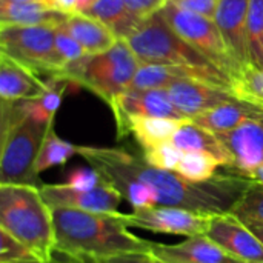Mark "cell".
<instances>
[{
    "label": "cell",
    "instance_id": "d590c367",
    "mask_svg": "<svg viewBox=\"0 0 263 263\" xmlns=\"http://www.w3.org/2000/svg\"><path fill=\"white\" fill-rule=\"evenodd\" d=\"M40 2L54 11H60L68 15H71L77 11V0H40Z\"/></svg>",
    "mask_w": 263,
    "mask_h": 263
},
{
    "label": "cell",
    "instance_id": "f1b7e54d",
    "mask_svg": "<svg viewBox=\"0 0 263 263\" xmlns=\"http://www.w3.org/2000/svg\"><path fill=\"white\" fill-rule=\"evenodd\" d=\"M142 157H143V160L148 165H151L154 168L176 171L179 162L183 157V151H180L171 142H166V143H162V145L143 149Z\"/></svg>",
    "mask_w": 263,
    "mask_h": 263
},
{
    "label": "cell",
    "instance_id": "8992f818",
    "mask_svg": "<svg viewBox=\"0 0 263 263\" xmlns=\"http://www.w3.org/2000/svg\"><path fill=\"white\" fill-rule=\"evenodd\" d=\"M126 42L142 65L214 66L205 55L186 43L160 12L143 20Z\"/></svg>",
    "mask_w": 263,
    "mask_h": 263
},
{
    "label": "cell",
    "instance_id": "52a82bcc",
    "mask_svg": "<svg viewBox=\"0 0 263 263\" xmlns=\"http://www.w3.org/2000/svg\"><path fill=\"white\" fill-rule=\"evenodd\" d=\"M57 26H17L0 25L2 54L32 69L37 76L48 74L55 79L63 65L55 49Z\"/></svg>",
    "mask_w": 263,
    "mask_h": 263
},
{
    "label": "cell",
    "instance_id": "6da1fadb",
    "mask_svg": "<svg viewBox=\"0 0 263 263\" xmlns=\"http://www.w3.org/2000/svg\"><path fill=\"white\" fill-rule=\"evenodd\" d=\"M79 156L102 176L122 174L146 183L157 196V206L185 208L205 214L233 213L254 183L251 177L233 171L217 173L205 182H191L176 171L148 165L142 156L125 148L80 146Z\"/></svg>",
    "mask_w": 263,
    "mask_h": 263
},
{
    "label": "cell",
    "instance_id": "ba28073f",
    "mask_svg": "<svg viewBox=\"0 0 263 263\" xmlns=\"http://www.w3.org/2000/svg\"><path fill=\"white\" fill-rule=\"evenodd\" d=\"M160 14L186 43L196 48L214 66L227 72L233 80L240 76L243 69L231 55L213 18L183 11L171 2H168V5L160 11Z\"/></svg>",
    "mask_w": 263,
    "mask_h": 263
},
{
    "label": "cell",
    "instance_id": "d4e9b609",
    "mask_svg": "<svg viewBox=\"0 0 263 263\" xmlns=\"http://www.w3.org/2000/svg\"><path fill=\"white\" fill-rule=\"evenodd\" d=\"M219 160L206 153H183L176 173L191 182H205L217 174Z\"/></svg>",
    "mask_w": 263,
    "mask_h": 263
},
{
    "label": "cell",
    "instance_id": "4fadbf2b",
    "mask_svg": "<svg viewBox=\"0 0 263 263\" xmlns=\"http://www.w3.org/2000/svg\"><path fill=\"white\" fill-rule=\"evenodd\" d=\"M217 136L231 157V166L227 171L248 177L263 166V120H251Z\"/></svg>",
    "mask_w": 263,
    "mask_h": 263
},
{
    "label": "cell",
    "instance_id": "4316f807",
    "mask_svg": "<svg viewBox=\"0 0 263 263\" xmlns=\"http://www.w3.org/2000/svg\"><path fill=\"white\" fill-rule=\"evenodd\" d=\"M233 91L239 100L263 106V68L248 65L234 80Z\"/></svg>",
    "mask_w": 263,
    "mask_h": 263
},
{
    "label": "cell",
    "instance_id": "836d02e7",
    "mask_svg": "<svg viewBox=\"0 0 263 263\" xmlns=\"http://www.w3.org/2000/svg\"><path fill=\"white\" fill-rule=\"evenodd\" d=\"M170 2L183 11H188V12H193L197 15H203V17H208L213 20H214L216 11L219 6V0H170Z\"/></svg>",
    "mask_w": 263,
    "mask_h": 263
},
{
    "label": "cell",
    "instance_id": "3957f363",
    "mask_svg": "<svg viewBox=\"0 0 263 263\" xmlns=\"http://www.w3.org/2000/svg\"><path fill=\"white\" fill-rule=\"evenodd\" d=\"M0 230L29 248L42 263L55 256L52 210L40 188L29 185H0Z\"/></svg>",
    "mask_w": 263,
    "mask_h": 263
},
{
    "label": "cell",
    "instance_id": "7402d4cb",
    "mask_svg": "<svg viewBox=\"0 0 263 263\" xmlns=\"http://www.w3.org/2000/svg\"><path fill=\"white\" fill-rule=\"evenodd\" d=\"M171 143L183 153L211 154L219 160L220 166H223L225 170L231 166V157L223 143L220 142L219 136L216 133H211L210 129L202 128L193 120H188L186 123L182 125V128L173 137Z\"/></svg>",
    "mask_w": 263,
    "mask_h": 263
},
{
    "label": "cell",
    "instance_id": "30bf717a",
    "mask_svg": "<svg viewBox=\"0 0 263 263\" xmlns=\"http://www.w3.org/2000/svg\"><path fill=\"white\" fill-rule=\"evenodd\" d=\"M40 193L51 210L71 208V210L100 213V214L119 213V206L123 200L122 193L109 183L94 190H74L66 183L62 185L43 183Z\"/></svg>",
    "mask_w": 263,
    "mask_h": 263
},
{
    "label": "cell",
    "instance_id": "b9f144b4",
    "mask_svg": "<svg viewBox=\"0 0 263 263\" xmlns=\"http://www.w3.org/2000/svg\"><path fill=\"white\" fill-rule=\"evenodd\" d=\"M52 260H54V259H52ZM51 263H54V262H51Z\"/></svg>",
    "mask_w": 263,
    "mask_h": 263
},
{
    "label": "cell",
    "instance_id": "5b68a950",
    "mask_svg": "<svg viewBox=\"0 0 263 263\" xmlns=\"http://www.w3.org/2000/svg\"><path fill=\"white\" fill-rule=\"evenodd\" d=\"M142 63L126 40H119L111 49L100 54H86L69 65L55 77L59 80L88 88L108 105L131 88Z\"/></svg>",
    "mask_w": 263,
    "mask_h": 263
},
{
    "label": "cell",
    "instance_id": "ffe728a7",
    "mask_svg": "<svg viewBox=\"0 0 263 263\" xmlns=\"http://www.w3.org/2000/svg\"><path fill=\"white\" fill-rule=\"evenodd\" d=\"M68 14L54 11L42 2L17 3L0 0V25L60 26L68 20Z\"/></svg>",
    "mask_w": 263,
    "mask_h": 263
},
{
    "label": "cell",
    "instance_id": "277c9868",
    "mask_svg": "<svg viewBox=\"0 0 263 263\" xmlns=\"http://www.w3.org/2000/svg\"><path fill=\"white\" fill-rule=\"evenodd\" d=\"M52 123L23 116L15 102H2L0 185H29L42 188L37 159Z\"/></svg>",
    "mask_w": 263,
    "mask_h": 263
},
{
    "label": "cell",
    "instance_id": "83f0119b",
    "mask_svg": "<svg viewBox=\"0 0 263 263\" xmlns=\"http://www.w3.org/2000/svg\"><path fill=\"white\" fill-rule=\"evenodd\" d=\"M233 214L245 225L263 223V185L254 182L233 210Z\"/></svg>",
    "mask_w": 263,
    "mask_h": 263
},
{
    "label": "cell",
    "instance_id": "7c38bea8",
    "mask_svg": "<svg viewBox=\"0 0 263 263\" xmlns=\"http://www.w3.org/2000/svg\"><path fill=\"white\" fill-rule=\"evenodd\" d=\"M109 108L114 112L117 126L129 116L188 119L171 100L166 89H134L129 88L117 96Z\"/></svg>",
    "mask_w": 263,
    "mask_h": 263
},
{
    "label": "cell",
    "instance_id": "e575fe53",
    "mask_svg": "<svg viewBox=\"0 0 263 263\" xmlns=\"http://www.w3.org/2000/svg\"><path fill=\"white\" fill-rule=\"evenodd\" d=\"M94 263H168L157 257L154 253L149 251H142V253H131V254H122L116 257H108V259H100L94 260Z\"/></svg>",
    "mask_w": 263,
    "mask_h": 263
},
{
    "label": "cell",
    "instance_id": "484cf974",
    "mask_svg": "<svg viewBox=\"0 0 263 263\" xmlns=\"http://www.w3.org/2000/svg\"><path fill=\"white\" fill-rule=\"evenodd\" d=\"M247 31L250 65L263 68V0H250Z\"/></svg>",
    "mask_w": 263,
    "mask_h": 263
},
{
    "label": "cell",
    "instance_id": "e0dca14e",
    "mask_svg": "<svg viewBox=\"0 0 263 263\" xmlns=\"http://www.w3.org/2000/svg\"><path fill=\"white\" fill-rule=\"evenodd\" d=\"M48 82L6 54L0 55V97L5 103L32 100L43 96Z\"/></svg>",
    "mask_w": 263,
    "mask_h": 263
},
{
    "label": "cell",
    "instance_id": "1f68e13d",
    "mask_svg": "<svg viewBox=\"0 0 263 263\" xmlns=\"http://www.w3.org/2000/svg\"><path fill=\"white\" fill-rule=\"evenodd\" d=\"M108 182L105 177L94 168H77L69 173L66 185L74 190H94L102 185H106Z\"/></svg>",
    "mask_w": 263,
    "mask_h": 263
},
{
    "label": "cell",
    "instance_id": "4dcf8cb0",
    "mask_svg": "<svg viewBox=\"0 0 263 263\" xmlns=\"http://www.w3.org/2000/svg\"><path fill=\"white\" fill-rule=\"evenodd\" d=\"M55 49H57V54H59V59H60L63 68L66 65H69L71 62L86 55L85 49L69 34V31L65 28V25H60L55 28Z\"/></svg>",
    "mask_w": 263,
    "mask_h": 263
},
{
    "label": "cell",
    "instance_id": "f546056e",
    "mask_svg": "<svg viewBox=\"0 0 263 263\" xmlns=\"http://www.w3.org/2000/svg\"><path fill=\"white\" fill-rule=\"evenodd\" d=\"M0 263H42L37 256L14 239L6 231L0 230Z\"/></svg>",
    "mask_w": 263,
    "mask_h": 263
},
{
    "label": "cell",
    "instance_id": "8d00e7d4",
    "mask_svg": "<svg viewBox=\"0 0 263 263\" xmlns=\"http://www.w3.org/2000/svg\"><path fill=\"white\" fill-rule=\"evenodd\" d=\"M54 263H94V260L89 259H77V257H69V256H63V254H57L54 256Z\"/></svg>",
    "mask_w": 263,
    "mask_h": 263
},
{
    "label": "cell",
    "instance_id": "7a4b0ae2",
    "mask_svg": "<svg viewBox=\"0 0 263 263\" xmlns=\"http://www.w3.org/2000/svg\"><path fill=\"white\" fill-rule=\"evenodd\" d=\"M52 219L57 254L100 260L151 250V240L133 234L122 213L100 214L54 208Z\"/></svg>",
    "mask_w": 263,
    "mask_h": 263
},
{
    "label": "cell",
    "instance_id": "f35d334b",
    "mask_svg": "<svg viewBox=\"0 0 263 263\" xmlns=\"http://www.w3.org/2000/svg\"><path fill=\"white\" fill-rule=\"evenodd\" d=\"M97 0H77V11L76 12H85L91 5H94Z\"/></svg>",
    "mask_w": 263,
    "mask_h": 263
},
{
    "label": "cell",
    "instance_id": "5bb4252c",
    "mask_svg": "<svg viewBox=\"0 0 263 263\" xmlns=\"http://www.w3.org/2000/svg\"><path fill=\"white\" fill-rule=\"evenodd\" d=\"M166 91L173 103L188 119H194L196 116H200L220 105L239 100L233 89L194 80L176 82Z\"/></svg>",
    "mask_w": 263,
    "mask_h": 263
},
{
    "label": "cell",
    "instance_id": "60d3db41",
    "mask_svg": "<svg viewBox=\"0 0 263 263\" xmlns=\"http://www.w3.org/2000/svg\"><path fill=\"white\" fill-rule=\"evenodd\" d=\"M9 2H17V3H29V2H40V0H9Z\"/></svg>",
    "mask_w": 263,
    "mask_h": 263
},
{
    "label": "cell",
    "instance_id": "8fae6325",
    "mask_svg": "<svg viewBox=\"0 0 263 263\" xmlns=\"http://www.w3.org/2000/svg\"><path fill=\"white\" fill-rule=\"evenodd\" d=\"M206 237L243 263H263V243L233 213L213 216Z\"/></svg>",
    "mask_w": 263,
    "mask_h": 263
},
{
    "label": "cell",
    "instance_id": "9a60e30c",
    "mask_svg": "<svg viewBox=\"0 0 263 263\" xmlns=\"http://www.w3.org/2000/svg\"><path fill=\"white\" fill-rule=\"evenodd\" d=\"M250 0H219L214 22L236 62L240 68L250 65L248 49V20Z\"/></svg>",
    "mask_w": 263,
    "mask_h": 263
},
{
    "label": "cell",
    "instance_id": "d6a6232c",
    "mask_svg": "<svg viewBox=\"0 0 263 263\" xmlns=\"http://www.w3.org/2000/svg\"><path fill=\"white\" fill-rule=\"evenodd\" d=\"M170 0H125L128 9L139 20H148L149 17L159 14Z\"/></svg>",
    "mask_w": 263,
    "mask_h": 263
},
{
    "label": "cell",
    "instance_id": "cb8c5ba5",
    "mask_svg": "<svg viewBox=\"0 0 263 263\" xmlns=\"http://www.w3.org/2000/svg\"><path fill=\"white\" fill-rule=\"evenodd\" d=\"M79 145L69 143L66 140H62L54 128H51L45 137V142L42 145L39 159H37V173H43L54 166L65 165L72 156L79 154Z\"/></svg>",
    "mask_w": 263,
    "mask_h": 263
},
{
    "label": "cell",
    "instance_id": "44dd1931",
    "mask_svg": "<svg viewBox=\"0 0 263 263\" xmlns=\"http://www.w3.org/2000/svg\"><path fill=\"white\" fill-rule=\"evenodd\" d=\"M63 25L89 55L105 52L119 42L108 26L83 12L71 14Z\"/></svg>",
    "mask_w": 263,
    "mask_h": 263
},
{
    "label": "cell",
    "instance_id": "2e32d148",
    "mask_svg": "<svg viewBox=\"0 0 263 263\" xmlns=\"http://www.w3.org/2000/svg\"><path fill=\"white\" fill-rule=\"evenodd\" d=\"M151 253L168 263H243L206 236H194L174 245L151 242Z\"/></svg>",
    "mask_w": 263,
    "mask_h": 263
},
{
    "label": "cell",
    "instance_id": "d6986e66",
    "mask_svg": "<svg viewBox=\"0 0 263 263\" xmlns=\"http://www.w3.org/2000/svg\"><path fill=\"white\" fill-rule=\"evenodd\" d=\"M191 120L202 128L210 129L211 133L222 134L233 131L251 120H263V106L243 100H236L196 116Z\"/></svg>",
    "mask_w": 263,
    "mask_h": 263
},
{
    "label": "cell",
    "instance_id": "603a6c76",
    "mask_svg": "<svg viewBox=\"0 0 263 263\" xmlns=\"http://www.w3.org/2000/svg\"><path fill=\"white\" fill-rule=\"evenodd\" d=\"M83 14L102 22L119 40H126L142 23L131 14L125 0H97Z\"/></svg>",
    "mask_w": 263,
    "mask_h": 263
},
{
    "label": "cell",
    "instance_id": "ab89813d",
    "mask_svg": "<svg viewBox=\"0 0 263 263\" xmlns=\"http://www.w3.org/2000/svg\"><path fill=\"white\" fill-rule=\"evenodd\" d=\"M248 177H251L254 182H257V183H260V185H263V166H260V168H257V170H254Z\"/></svg>",
    "mask_w": 263,
    "mask_h": 263
},
{
    "label": "cell",
    "instance_id": "9c48e42d",
    "mask_svg": "<svg viewBox=\"0 0 263 263\" xmlns=\"http://www.w3.org/2000/svg\"><path fill=\"white\" fill-rule=\"evenodd\" d=\"M213 216L196 213L185 208L174 206H153V208H134L131 213L122 217L128 228H140L151 233L174 234V236H206Z\"/></svg>",
    "mask_w": 263,
    "mask_h": 263
},
{
    "label": "cell",
    "instance_id": "74e56055",
    "mask_svg": "<svg viewBox=\"0 0 263 263\" xmlns=\"http://www.w3.org/2000/svg\"><path fill=\"white\" fill-rule=\"evenodd\" d=\"M247 227L259 237V240L263 243V223H250Z\"/></svg>",
    "mask_w": 263,
    "mask_h": 263
},
{
    "label": "cell",
    "instance_id": "ac0fdd59",
    "mask_svg": "<svg viewBox=\"0 0 263 263\" xmlns=\"http://www.w3.org/2000/svg\"><path fill=\"white\" fill-rule=\"evenodd\" d=\"M191 119H165V117H143V116H129L122 125L117 126V136L122 139L131 133L137 143L143 149L171 142L176 133Z\"/></svg>",
    "mask_w": 263,
    "mask_h": 263
}]
</instances>
